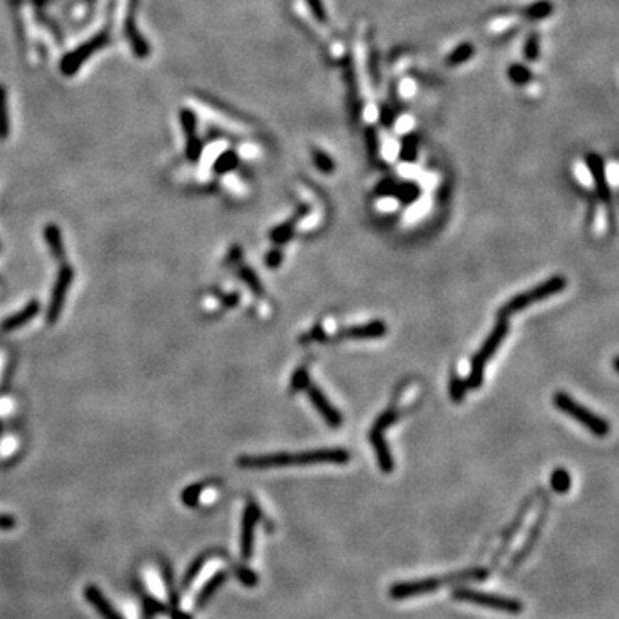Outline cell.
I'll return each instance as SVG.
<instances>
[{"mask_svg": "<svg viewBox=\"0 0 619 619\" xmlns=\"http://www.w3.org/2000/svg\"><path fill=\"white\" fill-rule=\"evenodd\" d=\"M509 334V324L507 319H501L499 317L497 324L494 325V329L490 330V334L487 336L484 344L480 346V349L473 354L472 365H470V375L468 379H465L466 387L470 389H480L482 383H484L485 377V366L490 361V358L497 353V349L501 348L502 341L506 339V336Z\"/></svg>", "mask_w": 619, "mask_h": 619, "instance_id": "cell-3", "label": "cell"}, {"mask_svg": "<svg viewBox=\"0 0 619 619\" xmlns=\"http://www.w3.org/2000/svg\"><path fill=\"white\" fill-rule=\"evenodd\" d=\"M0 430H2V425H0Z\"/></svg>", "mask_w": 619, "mask_h": 619, "instance_id": "cell-40", "label": "cell"}, {"mask_svg": "<svg viewBox=\"0 0 619 619\" xmlns=\"http://www.w3.org/2000/svg\"><path fill=\"white\" fill-rule=\"evenodd\" d=\"M9 136V115H7V93L4 86H0V139Z\"/></svg>", "mask_w": 619, "mask_h": 619, "instance_id": "cell-32", "label": "cell"}, {"mask_svg": "<svg viewBox=\"0 0 619 619\" xmlns=\"http://www.w3.org/2000/svg\"><path fill=\"white\" fill-rule=\"evenodd\" d=\"M227 578H229V573L218 571L212 578H210L208 581H206V583L203 585V588H201V592L198 593V597H196V602H195L196 609H203L205 605L208 604L210 598H212L213 593H216L217 590L226 583Z\"/></svg>", "mask_w": 619, "mask_h": 619, "instance_id": "cell-21", "label": "cell"}, {"mask_svg": "<svg viewBox=\"0 0 619 619\" xmlns=\"http://www.w3.org/2000/svg\"><path fill=\"white\" fill-rule=\"evenodd\" d=\"M490 571L485 568H472L463 569V571L451 573V575L443 578H427V580H416V581H401L391 587V597L396 601L410 597L425 596V593H432L433 590L449 583H461V581H484L489 578Z\"/></svg>", "mask_w": 619, "mask_h": 619, "instance_id": "cell-2", "label": "cell"}, {"mask_svg": "<svg viewBox=\"0 0 619 619\" xmlns=\"http://www.w3.org/2000/svg\"><path fill=\"white\" fill-rule=\"evenodd\" d=\"M85 597L86 601L90 602V604L93 605L95 609L100 613V616L103 619H122L121 614L115 610L112 605H110V602L107 601L105 597H103V593L100 592V588L93 587V585H90V587L85 588Z\"/></svg>", "mask_w": 619, "mask_h": 619, "instance_id": "cell-20", "label": "cell"}, {"mask_svg": "<svg viewBox=\"0 0 619 619\" xmlns=\"http://www.w3.org/2000/svg\"><path fill=\"white\" fill-rule=\"evenodd\" d=\"M216 556H226V554H224V552H221V551H208V552L205 551L203 554L198 556L196 559L191 563V566L188 568V571H186L184 580H183V588H188L189 583H191V581L195 580V578L198 576V573H200L201 568H203L205 561H208L210 557H216Z\"/></svg>", "mask_w": 619, "mask_h": 619, "instance_id": "cell-26", "label": "cell"}, {"mask_svg": "<svg viewBox=\"0 0 619 619\" xmlns=\"http://www.w3.org/2000/svg\"><path fill=\"white\" fill-rule=\"evenodd\" d=\"M542 33L536 30V28H531V31L527 33L525 38L522 41V48H519L522 60L525 64L531 65V68L540 64V60H542Z\"/></svg>", "mask_w": 619, "mask_h": 619, "instance_id": "cell-16", "label": "cell"}, {"mask_svg": "<svg viewBox=\"0 0 619 619\" xmlns=\"http://www.w3.org/2000/svg\"><path fill=\"white\" fill-rule=\"evenodd\" d=\"M43 236H45V241H47V245H48V250H51L52 257L55 260H59V262H62V260H64L65 251H64V241H62V234H60L59 227H57L55 224H48L47 227H45Z\"/></svg>", "mask_w": 619, "mask_h": 619, "instance_id": "cell-23", "label": "cell"}, {"mask_svg": "<svg viewBox=\"0 0 619 619\" xmlns=\"http://www.w3.org/2000/svg\"><path fill=\"white\" fill-rule=\"evenodd\" d=\"M551 487L557 494H566L571 489V477L566 470L557 468L551 475Z\"/></svg>", "mask_w": 619, "mask_h": 619, "instance_id": "cell-28", "label": "cell"}, {"mask_svg": "<svg viewBox=\"0 0 619 619\" xmlns=\"http://www.w3.org/2000/svg\"><path fill=\"white\" fill-rule=\"evenodd\" d=\"M398 418L396 411H383L377 420H375L374 427L370 430V444L374 445L375 454H377V463L382 473H392L394 470V457H392L389 445L386 443V430Z\"/></svg>", "mask_w": 619, "mask_h": 619, "instance_id": "cell-8", "label": "cell"}, {"mask_svg": "<svg viewBox=\"0 0 619 619\" xmlns=\"http://www.w3.org/2000/svg\"><path fill=\"white\" fill-rule=\"evenodd\" d=\"M74 279V270L69 263H64L59 268V274H57L55 284H53L52 295H51V303H48L47 310V322L48 324H55L59 320L62 308H64L65 296H68L69 287H71Z\"/></svg>", "mask_w": 619, "mask_h": 619, "instance_id": "cell-10", "label": "cell"}, {"mask_svg": "<svg viewBox=\"0 0 619 619\" xmlns=\"http://www.w3.org/2000/svg\"><path fill=\"white\" fill-rule=\"evenodd\" d=\"M165 610L167 609L162 604L154 601V598H144V614H147V618L155 616L157 613H165Z\"/></svg>", "mask_w": 619, "mask_h": 619, "instance_id": "cell-37", "label": "cell"}, {"mask_svg": "<svg viewBox=\"0 0 619 619\" xmlns=\"http://www.w3.org/2000/svg\"><path fill=\"white\" fill-rule=\"evenodd\" d=\"M475 55H477V47L472 43V40H461L445 52L444 64L451 69L463 68L475 59Z\"/></svg>", "mask_w": 619, "mask_h": 619, "instance_id": "cell-15", "label": "cell"}, {"mask_svg": "<svg viewBox=\"0 0 619 619\" xmlns=\"http://www.w3.org/2000/svg\"><path fill=\"white\" fill-rule=\"evenodd\" d=\"M308 213V208H307V205H303L300 208V212L296 213L295 217L291 218V221H287V222H284V224H280L279 227H275V229H272V233H270V239L274 243H277V245H282V243H286V241H289V239L292 238V233H295V226H296V222L300 221L301 217L303 216H307Z\"/></svg>", "mask_w": 619, "mask_h": 619, "instance_id": "cell-22", "label": "cell"}, {"mask_svg": "<svg viewBox=\"0 0 619 619\" xmlns=\"http://www.w3.org/2000/svg\"><path fill=\"white\" fill-rule=\"evenodd\" d=\"M236 575H238V580L241 581L243 585H246V587H255V585L258 583L257 573H253L251 569L236 568Z\"/></svg>", "mask_w": 619, "mask_h": 619, "instance_id": "cell-36", "label": "cell"}, {"mask_svg": "<svg viewBox=\"0 0 619 619\" xmlns=\"http://www.w3.org/2000/svg\"><path fill=\"white\" fill-rule=\"evenodd\" d=\"M554 406L557 410H561L564 415L571 416L573 420H576L578 423L583 425L588 432H592L597 437H605L609 433V423L604 418L597 416L596 413H592L588 408H585L583 404L576 403L571 396L566 392H557L554 396Z\"/></svg>", "mask_w": 619, "mask_h": 619, "instance_id": "cell-5", "label": "cell"}, {"mask_svg": "<svg viewBox=\"0 0 619 619\" xmlns=\"http://www.w3.org/2000/svg\"><path fill=\"white\" fill-rule=\"evenodd\" d=\"M181 121H183V129L186 134V157L189 160H198V157L201 154V143L196 136L195 117L188 110H183L181 112Z\"/></svg>", "mask_w": 619, "mask_h": 619, "instance_id": "cell-18", "label": "cell"}, {"mask_svg": "<svg viewBox=\"0 0 619 619\" xmlns=\"http://www.w3.org/2000/svg\"><path fill=\"white\" fill-rule=\"evenodd\" d=\"M239 277L245 280V282L248 284V287L251 289V292H253L255 296H263L262 282H260L258 275L255 274V272L251 270V268H248V267L239 268Z\"/></svg>", "mask_w": 619, "mask_h": 619, "instance_id": "cell-33", "label": "cell"}, {"mask_svg": "<svg viewBox=\"0 0 619 619\" xmlns=\"http://www.w3.org/2000/svg\"><path fill=\"white\" fill-rule=\"evenodd\" d=\"M16 518L11 514H2L0 513V530H12L16 528Z\"/></svg>", "mask_w": 619, "mask_h": 619, "instance_id": "cell-39", "label": "cell"}, {"mask_svg": "<svg viewBox=\"0 0 619 619\" xmlns=\"http://www.w3.org/2000/svg\"><path fill=\"white\" fill-rule=\"evenodd\" d=\"M164 580H165V583H167V587H169V597H171V605H172V609H171L172 619H191V616H188V614L181 613V609H179V597H177V592L174 590V585H172V575H171V571H169L167 566L164 568Z\"/></svg>", "mask_w": 619, "mask_h": 619, "instance_id": "cell-27", "label": "cell"}, {"mask_svg": "<svg viewBox=\"0 0 619 619\" xmlns=\"http://www.w3.org/2000/svg\"><path fill=\"white\" fill-rule=\"evenodd\" d=\"M466 391H468V387H466L465 379H461L457 374H451V379H449V396H451L453 403H461L465 399Z\"/></svg>", "mask_w": 619, "mask_h": 619, "instance_id": "cell-30", "label": "cell"}, {"mask_svg": "<svg viewBox=\"0 0 619 619\" xmlns=\"http://www.w3.org/2000/svg\"><path fill=\"white\" fill-rule=\"evenodd\" d=\"M260 519V509L253 501H250L245 507L241 523V557L243 561H250L253 556V540H255V527Z\"/></svg>", "mask_w": 619, "mask_h": 619, "instance_id": "cell-12", "label": "cell"}, {"mask_svg": "<svg viewBox=\"0 0 619 619\" xmlns=\"http://www.w3.org/2000/svg\"><path fill=\"white\" fill-rule=\"evenodd\" d=\"M107 43H109V38H107L105 31L100 33V35L93 36V38L90 40L88 43L81 45L80 48H76V51H74L73 53H69V55L60 62L62 74H65V76H73V74L81 68L83 62L88 60L90 55H92L93 52H98L100 48L105 47Z\"/></svg>", "mask_w": 619, "mask_h": 619, "instance_id": "cell-11", "label": "cell"}, {"mask_svg": "<svg viewBox=\"0 0 619 619\" xmlns=\"http://www.w3.org/2000/svg\"><path fill=\"white\" fill-rule=\"evenodd\" d=\"M585 165H587L588 172L593 177V184L601 196V200L604 203H610V188L608 181V169H605V162L602 160L601 155L597 154H588L585 159Z\"/></svg>", "mask_w": 619, "mask_h": 619, "instance_id": "cell-14", "label": "cell"}, {"mask_svg": "<svg viewBox=\"0 0 619 619\" xmlns=\"http://www.w3.org/2000/svg\"><path fill=\"white\" fill-rule=\"evenodd\" d=\"M280 262H282V251L280 250H272L270 253L267 255V267L268 268H277L280 265Z\"/></svg>", "mask_w": 619, "mask_h": 619, "instance_id": "cell-38", "label": "cell"}, {"mask_svg": "<svg viewBox=\"0 0 619 619\" xmlns=\"http://www.w3.org/2000/svg\"><path fill=\"white\" fill-rule=\"evenodd\" d=\"M310 374L307 369H298L291 379V392H300L310 386Z\"/></svg>", "mask_w": 619, "mask_h": 619, "instance_id": "cell-35", "label": "cell"}, {"mask_svg": "<svg viewBox=\"0 0 619 619\" xmlns=\"http://www.w3.org/2000/svg\"><path fill=\"white\" fill-rule=\"evenodd\" d=\"M387 334V325L381 320H371L369 324L354 325V327L342 329L339 337L346 339H379Z\"/></svg>", "mask_w": 619, "mask_h": 619, "instance_id": "cell-17", "label": "cell"}, {"mask_svg": "<svg viewBox=\"0 0 619 619\" xmlns=\"http://www.w3.org/2000/svg\"><path fill=\"white\" fill-rule=\"evenodd\" d=\"M566 286H568L566 279L561 277V275H554V277L544 280V282L539 284V286L531 287L530 291L519 292V295L513 296L509 301H506V303L497 310V317L507 319V317H511L513 313L522 312V310L531 307V305L539 303V301H544L551 298V296L559 295L561 291H564V287Z\"/></svg>", "mask_w": 619, "mask_h": 619, "instance_id": "cell-4", "label": "cell"}, {"mask_svg": "<svg viewBox=\"0 0 619 619\" xmlns=\"http://www.w3.org/2000/svg\"><path fill=\"white\" fill-rule=\"evenodd\" d=\"M451 596L453 598H456V601L472 602V604L482 605V608L501 610V613H507V614H522L523 610H525L523 602L516 601V598L492 596V593L478 592V590H473V588H456L453 590Z\"/></svg>", "mask_w": 619, "mask_h": 619, "instance_id": "cell-6", "label": "cell"}, {"mask_svg": "<svg viewBox=\"0 0 619 619\" xmlns=\"http://www.w3.org/2000/svg\"><path fill=\"white\" fill-rule=\"evenodd\" d=\"M236 165H238V155L234 154L233 150H226L224 154L217 157L216 164H213V171H216L217 174H226V172L236 169Z\"/></svg>", "mask_w": 619, "mask_h": 619, "instance_id": "cell-29", "label": "cell"}, {"mask_svg": "<svg viewBox=\"0 0 619 619\" xmlns=\"http://www.w3.org/2000/svg\"><path fill=\"white\" fill-rule=\"evenodd\" d=\"M420 195H422V189H420V186L416 183H411V181L396 183L394 193H392V196L398 198V200L404 205L415 203V201L420 198Z\"/></svg>", "mask_w": 619, "mask_h": 619, "instance_id": "cell-25", "label": "cell"}, {"mask_svg": "<svg viewBox=\"0 0 619 619\" xmlns=\"http://www.w3.org/2000/svg\"><path fill=\"white\" fill-rule=\"evenodd\" d=\"M542 519L544 518H540L539 522H536V525L531 528V531H530V535H528V539H527V542L523 544L522 546V549H519L518 552H516L514 554V557H513V561H511V571H514L516 568L519 566V564L523 563V561L527 559L528 556H530V552H531V549H534V546L536 544V540H539V534H540V528H542Z\"/></svg>", "mask_w": 619, "mask_h": 619, "instance_id": "cell-24", "label": "cell"}, {"mask_svg": "<svg viewBox=\"0 0 619 619\" xmlns=\"http://www.w3.org/2000/svg\"><path fill=\"white\" fill-rule=\"evenodd\" d=\"M506 76H507V81H509L516 90H519V92L523 93V97L534 98V100H536L539 97H542L544 85L542 81H540L539 74H536V69L525 64L523 60L511 62V64L506 68Z\"/></svg>", "mask_w": 619, "mask_h": 619, "instance_id": "cell-9", "label": "cell"}, {"mask_svg": "<svg viewBox=\"0 0 619 619\" xmlns=\"http://www.w3.org/2000/svg\"><path fill=\"white\" fill-rule=\"evenodd\" d=\"M307 392H308L310 403H312L313 408L319 411V415L322 416V418H324L325 422H327L332 428L341 427L342 415L339 413V410H337V408L329 401L327 396L322 392L320 387L315 386V383H310V386L307 387Z\"/></svg>", "mask_w": 619, "mask_h": 619, "instance_id": "cell-13", "label": "cell"}, {"mask_svg": "<svg viewBox=\"0 0 619 619\" xmlns=\"http://www.w3.org/2000/svg\"><path fill=\"white\" fill-rule=\"evenodd\" d=\"M349 453L339 448L312 449L303 453H277L262 456H239L236 465L245 470H270L284 468L289 465H344L349 461Z\"/></svg>", "mask_w": 619, "mask_h": 619, "instance_id": "cell-1", "label": "cell"}, {"mask_svg": "<svg viewBox=\"0 0 619 619\" xmlns=\"http://www.w3.org/2000/svg\"><path fill=\"white\" fill-rule=\"evenodd\" d=\"M525 26L518 7H504L494 11L484 19V33L490 40H504Z\"/></svg>", "mask_w": 619, "mask_h": 619, "instance_id": "cell-7", "label": "cell"}, {"mask_svg": "<svg viewBox=\"0 0 619 619\" xmlns=\"http://www.w3.org/2000/svg\"><path fill=\"white\" fill-rule=\"evenodd\" d=\"M40 312V305L38 301H30V303L26 305L23 310H19L18 313H14V315L7 317L6 320L0 322V330L2 332H12V330H18L23 327V325H26L28 322H31L35 319L36 315H38Z\"/></svg>", "mask_w": 619, "mask_h": 619, "instance_id": "cell-19", "label": "cell"}, {"mask_svg": "<svg viewBox=\"0 0 619 619\" xmlns=\"http://www.w3.org/2000/svg\"><path fill=\"white\" fill-rule=\"evenodd\" d=\"M205 484H193L189 487H186L183 490V494H181V499H183V504L188 507H195L198 504V501H200V495L203 492Z\"/></svg>", "mask_w": 619, "mask_h": 619, "instance_id": "cell-34", "label": "cell"}, {"mask_svg": "<svg viewBox=\"0 0 619 619\" xmlns=\"http://www.w3.org/2000/svg\"><path fill=\"white\" fill-rule=\"evenodd\" d=\"M312 159H313V164H315V167L319 169L320 172H324V174H330V172H334V169H336V162H334L332 157L325 154L324 150H319V148H315V150L312 152Z\"/></svg>", "mask_w": 619, "mask_h": 619, "instance_id": "cell-31", "label": "cell"}]
</instances>
